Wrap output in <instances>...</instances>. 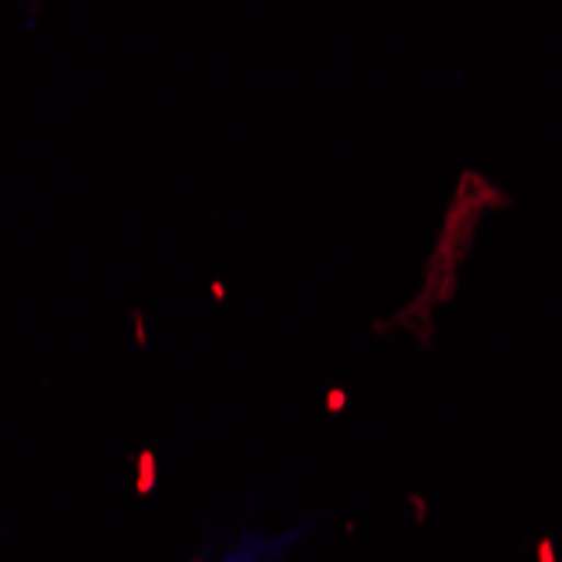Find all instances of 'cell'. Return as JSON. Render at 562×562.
<instances>
[{
	"label": "cell",
	"mask_w": 562,
	"mask_h": 562,
	"mask_svg": "<svg viewBox=\"0 0 562 562\" xmlns=\"http://www.w3.org/2000/svg\"><path fill=\"white\" fill-rule=\"evenodd\" d=\"M344 404H347V391L344 387H330V394H327L330 412H344Z\"/></svg>",
	"instance_id": "7a4b0ae2"
},
{
	"label": "cell",
	"mask_w": 562,
	"mask_h": 562,
	"mask_svg": "<svg viewBox=\"0 0 562 562\" xmlns=\"http://www.w3.org/2000/svg\"><path fill=\"white\" fill-rule=\"evenodd\" d=\"M539 562H555V555H552V542H542V546H539Z\"/></svg>",
	"instance_id": "3957f363"
},
{
	"label": "cell",
	"mask_w": 562,
	"mask_h": 562,
	"mask_svg": "<svg viewBox=\"0 0 562 562\" xmlns=\"http://www.w3.org/2000/svg\"><path fill=\"white\" fill-rule=\"evenodd\" d=\"M151 479H156V465H151V454H142V482H138V488L148 492Z\"/></svg>",
	"instance_id": "6da1fadb"
},
{
	"label": "cell",
	"mask_w": 562,
	"mask_h": 562,
	"mask_svg": "<svg viewBox=\"0 0 562 562\" xmlns=\"http://www.w3.org/2000/svg\"><path fill=\"white\" fill-rule=\"evenodd\" d=\"M412 502H415V513H418V522H425V513H428V508H425L422 495H412Z\"/></svg>",
	"instance_id": "277c9868"
}]
</instances>
